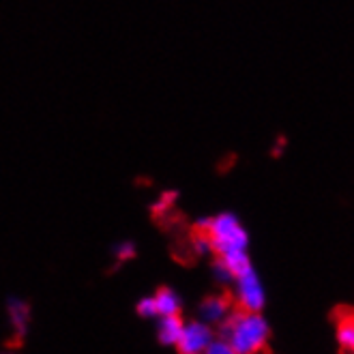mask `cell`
Returning <instances> with one entry per match:
<instances>
[{"instance_id": "6da1fadb", "label": "cell", "mask_w": 354, "mask_h": 354, "mask_svg": "<svg viewBox=\"0 0 354 354\" xmlns=\"http://www.w3.org/2000/svg\"><path fill=\"white\" fill-rule=\"evenodd\" d=\"M217 339L225 342L236 354H258L270 335L268 320L262 314L230 311L217 328Z\"/></svg>"}, {"instance_id": "7a4b0ae2", "label": "cell", "mask_w": 354, "mask_h": 354, "mask_svg": "<svg viewBox=\"0 0 354 354\" xmlns=\"http://www.w3.org/2000/svg\"><path fill=\"white\" fill-rule=\"evenodd\" d=\"M200 232L211 243V252L217 254L219 260L236 254H247L249 234L232 213H221L211 219L200 221Z\"/></svg>"}, {"instance_id": "3957f363", "label": "cell", "mask_w": 354, "mask_h": 354, "mask_svg": "<svg viewBox=\"0 0 354 354\" xmlns=\"http://www.w3.org/2000/svg\"><path fill=\"white\" fill-rule=\"evenodd\" d=\"M234 283H236V299H239L241 311L260 314L266 303V295H264V286L256 273V268H249L247 273L234 279Z\"/></svg>"}, {"instance_id": "277c9868", "label": "cell", "mask_w": 354, "mask_h": 354, "mask_svg": "<svg viewBox=\"0 0 354 354\" xmlns=\"http://www.w3.org/2000/svg\"><path fill=\"white\" fill-rule=\"evenodd\" d=\"M215 330L200 320H192L183 326V333L176 342V348L180 354H204L206 348L213 344Z\"/></svg>"}, {"instance_id": "5b68a950", "label": "cell", "mask_w": 354, "mask_h": 354, "mask_svg": "<svg viewBox=\"0 0 354 354\" xmlns=\"http://www.w3.org/2000/svg\"><path fill=\"white\" fill-rule=\"evenodd\" d=\"M232 311V297L223 292V295H215V297H206L200 307H198V314H200V322L211 326L213 322H221L227 314Z\"/></svg>"}, {"instance_id": "8992f818", "label": "cell", "mask_w": 354, "mask_h": 354, "mask_svg": "<svg viewBox=\"0 0 354 354\" xmlns=\"http://www.w3.org/2000/svg\"><path fill=\"white\" fill-rule=\"evenodd\" d=\"M155 307H157V316L159 318H165V316H180V307H183V301L178 297V292H174L172 288L163 286L155 292Z\"/></svg>"}, {"instance_id": "52a82bcc", "label": "cell", "mask_w": 354, "mask_h": 354, "mask_svg": "<svg viewBox=\"0 0 354 354\" xmlns=\"http://www.w3.org/2000/svg\"><path fill=\"white\" fill-rule=\"evenodd\" d=\"M183 318L180 316H165L159 320V328H157V339L163 346H176L180 333H183Z\"/></svg>"}, {"instance_id": "ba28073f", "label": "cell", "mask_w": 354, "mask_h": 354, "mask_svg": "<svg viewBox=\"0 0 354 354\" xmlns=\"http://www.w3.org/2000/svg\"><path fill=\"white\" fill-rule=\"evenodd\" d=\"M337 339H339V346L344 350H352V346H354V322H352L350 311H348V316H342L337 322Z\"/></svg>"}, {"instance_id": "9c48e42d", "label": "cell", "mask_w": 354, "mask_h": 354, "mask_svg": "<svg viewBox=\"0 0 354 354\" xmlns=\"http://www.w3.org/2000/svg\"><path fill=\"white\" fill-rule=\"evenodd\" d=\"M213 275H215V279L219 281V283H234V275L227 270V266L221 262V260H215L213 262Z\"/></svg>"}, {"instance_id": "30bf717a", "label": "cell", "mask_w": 354, "mask_h": 354, "mask_svg": "<svg viewBox=\"0 0 354 354\" xmlns=\"http://www.w3.org/2000/svg\"><path fill=\"white\" fill-rule=\"evenodd\" d=\"M136 311L142 316V318H157V307H155V299L153 297H147L142 299L136 307Z\"/></svg>"}, {"instance_id": "8fae6325", "label": "cell", "mask_w": 354, "mask_h": 354, "mask_svg": "<svg viewBox=\"0 0 354 354\" xmlns=\"http://www.w3.org/2000/svg\"><path fill=\"white\" fill-rule=\"evenodd\" d=\"M204 354H236V352H234L230 346H227L225 342H221V339H217V337H215V339H213V344L206 348V352H204Z\"/></svg>"}, {"instance_id": "7c38bea8", "label": "cell", "mask_w": 354, "mask_h": 354, "mask_svg": "<svg viewBox=\"0 0 354 354\" xmlns=\"http://www.w3.org/2000/svg\"><path fill=\"white\" fill-rule=\"evenodd\" d=\"M194 245H196V252H198V254H206V252H211V243H208V239H206L202 232H198V236H196Z\"/></svg>"}, {"instance_id": "4fadbf2b", "label": "cell", "mask_w": 354, "mask_h": 354, "mask_svg": "<svg viewBox=\"0 0 354 354\" xmlns=\"http://www.w3.org/2000/svg\"><path fill=\"white\" fill-rule=\"evenodd\" d=\"M116 249H118L116 254H118L120 258H127V256H133V249H136V247H133L131 243H124V245H118Z\"/></svg>"}]
</instances>
